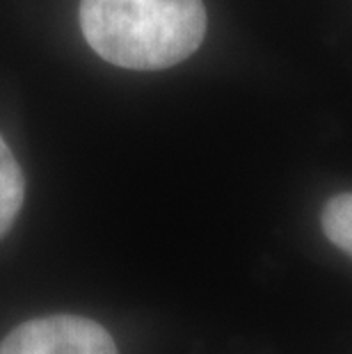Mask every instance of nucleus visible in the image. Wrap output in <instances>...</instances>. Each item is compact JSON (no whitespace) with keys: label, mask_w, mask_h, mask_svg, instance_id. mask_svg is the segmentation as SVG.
Wrapping results in <instances>:
<instances>
[{"label":"nucleus","mask_w":352,"mask_h":354,"mask_svg":"<svg viewBox=\"0 0 352 354\" xmlns=\"http://www.w3.org/2000/svg\"><path fill=\"white\" fill-rule=\"evenodd\" d=\"M80 28L110 64L154 71L199 48L206 10L201 0H80Z\"/></svg>","instance_id":"f257e3e1"},{"label":"nucleus","mask_w":352,"mask_h":354,"mask_svg":"<svg viewBox=\"0 0 352 354\" xmlns=\"http://www.w3.org/2000/svg\"><path fill=\"white\" fill-rule=\"evenodd\" d=\"M0 354H117L106 327L80 315L28 320L5 336Z\"/></svg>","instance_id":"f03ea898"},{"label":"nucleus","mask_w":352,"mask_h":354,"mask_svg":"<svg viewBox=\"0 0 352 354\" xmlns=\"http://www.w3.org/2000/svg\"><path fill=\"white\" fill-rule=\"evenodd\" d=\"M26 197V178L21 171L17 158L5 145L0 135V240L17 222V215L24 206Z\"/></svg>","instance_id":"7ed1b4c3"},{"label":"nucleus","mask_w":352,"mask_h":354,"mask_svg":"<svg viewBox=\"0 0 352 354\" xmlns=\"http://www.w3.org/2000/svg\"><path fill=\"white\" fill-rule=\"evenodd\" d=\"M323 231L329 243L352 256V192L336 194L325 203Z\"/></svg>","instance_id":"20e7f679"}]
</instances>
